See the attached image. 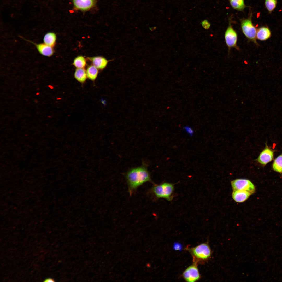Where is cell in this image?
<instances>
[{
  "label": "cell",
  "mask_w": 282,
  "mask_h": 282,
  "mask_svg": "<svg viewBox=\"0 0 282 282\" xmlns=\"http://www.w3.org/2000/svg\"><path fill=\"white\" fill-rule=\"evenodd\" d=\"M201 25L202 27L205 29H209L210 26V24L207 20H203L201 23Z\"/></svg>",
  "instance_id": "cell-21"
},
{
  "label": "cell",
  "mask_w": 282,
  "mask_h": 282,
  "mask_svg": "<svg viewBox=\"0 0 282 282\" xmlns=\"http://www.w3.org/2000/svg\"><path fill=\"white\" fill-rule=\"evenodd\" d=\"M274 151L270 148L266 144L264 149L260 153L256 160L263 165H265L273 159Z\"/></svg>",
  "instance_id": "cell-8"
},
{
  "label": "cell",
  "mask_w": 282,
  "mask_h": 282,
  "mask_svg": "<svg viewBox=\"0 0 282 282\" xmlns=\"http://www.w3.org/2000/svg\"><path fill=\"white\" fill-rule=\"evenodd\" d=\"M186 249L191 255L193 262H198L209 259L212 252L210 248L207 243H203L195 247L187 248Z\"/></svg>",
  "instance_id": "cell-2"
},
{
  "label": "cell",
  "mask_w": 282,
  "mask_h": 282,
  "mask_svg": "<svg viewBox=\"0 0 282 282\" xmlns=\"http://www.w3.org/2000/svg\"><path fill=\"white\" fill-rule=\"evenodd\" d=\"M126 177L130 195L143 184L151 181L150 174L144 164L130 169L126 173Z\"/></svg>",
  "instance_id": "cell-1"
},
{
  "label": "cell",
  "mask_w": 282,
  "mask_h": 282,
  "mask_svg": "<svg viewBox=\"0 0 282 282\" xmlns=\"http://www.w3.org/2000/svg\"><path fill=\"white\" fill-rule=\"evenodd\" d=\"M241 26L242 32L248 39L253 42L257 46L259 45L256 41V29L253 24L251 17L242 19Z\"/></svg>",
  "instance_id": "cell-4"
},
{
  "label": "cell",
  "mask_w": 282,
  "mask_h": 282,
  "mask_svg": "<svg viewBox=\"0 0 282 282\" xmlns=\"http://www.w3.org/2000/svg\"><path fill=\"white\" fill-rule=\"evenodd\" d=\"M233 190H241L247 191L251 194L255 191V186L249 180L245 179H237L231 182Z\"/></svg>",
  "instance_id": "cell-6"
},
{
  "label": "cell",
  "mask_w": 282,
  "mask_h": 282,
  "mask_svg": "<svg viewBox=\"0 0 282 282\" xmlns=\"http://www.w3.org/2000/svg\"><path fill=\"white\" fill-rule=\"evenodd\" d=\"M184 129L190 136H192L194 133L193 130L189 126H185L184 127Z\"/></svg>",
  "instance_id": "cell-22"
},
{
  "label": "cell",
  "mask_w": 282,
  "mask_h": 282,
  "mask_svg": "<svg viewBox=\"0 0 282 282\" xmlns=\"http://www.w3.org/2000/svg\"><path fill=\"white\" fill-rule=\"evenodd\" d=\"M225 38L226 43L229 50L231 48H234L237 50H239V48L237 45V34L230 23H229L225 32Z\"/></svg>",
  "instance_id": "cell-7"
},
{
  "label": "cell",
  "mask_w": 282,
  "mask_h": 282,
  "mask_svg": "<svg viewBox=\"0 0 282 282\" xmlns=\"http://www.w3.org/2000/svg\"><path fill=\"white\" fill-rule=\"evenodd\" d=\"M73 64L77 68H84L86 64V60L83 56H78L74 59Z\"/></svg>",
  "instance_id": "cell-18"
},
{
  "label": "cell",
  "mask_w": 282,
  "mask_h": 282,
  "mask_svg": "<svg viewBox=\"0 0 282 282\" xmlns=\"http://www.w3.org/2000/svg\"><path fill=\"white\" fill-rule=\"evenodd\" d=\"M74 5L77 9L81 10H86L94 5L95 0H73Z\"/></svg>",
  "instance_id": "cell-11"
},
{
  "label": "cell",
  "mask_w": 282,
  "mask_h": 282,
  "mask_svg": "<svg viewBox=\"0 0 282 282\" xmlns=\"http://www.w3.org/2000/svg\"><path fill=\"white\" fill-rule=\"evenodd\" d=\"M74 76L75 79L81 83L85 82L87 77L86 71L84 68H77Z\"/></svg>",
  "instance_id": "cell-15"
},
{
  "label": "cell",
  "mask_w": 282,
  "mask_h": 282,
  "mask_svg": "<svg viewBox=\"0 0 282 282\" xmlns=\"http://www.w3.org/2000/svg\"><path fill=\"white\" fill-rule=\"evenodd\" d=\"M180 246V245L179 244H175L174 246L175 248V249L178 250L179 249H180L181 247Z\"/></svg>",
  "instance_id": "cell-23"
},
{
  "label": "cell",
  "mask_w": 282,
  "mask_h": 282,
  "mask_svg": "<svg viewBox=\"0 0 282 282\" xmlns=\"http://www.w3.org/2000/svg\"><path fill=\"white\" fill-rule=\"evenodd\" d=\"M44 281H45V282H54V280L52 279H51V278H48V279H46V280H45Z\"/></svg>",
  "instance_id": "cell-24"
},
{
  "label": "cell",
  "mask_w": 282,
  "mask_h": 282,
  "mask_svg": "<svg viewBox=\"0 0 282 282\" xmlns=\"http://www.w3.org/2000/svg\"><path fill=\"white\" fill-rule=\"evenodd\" d=\"M271 32L267 27L263 26L259 28L257 31L256 37L258 39L262 41H265L269 38Z\"/></svg>",
  "instance_id": "cell-13"
},
{
  "label": "cell",
  "mask_w": 282,
  "mask_h": 282,
  "mask_svg": "<svg viewBox=\"0 0 282 282\" xmlns=\"http://www.w3.org/2000/svg\"><path fill=\"white\" fill-rule=\"evenodd\" d=\"M174 189L173 184L164 182L158 185H155L152 188L151 191L157 198H162L170 201L173 198Z\"/></svg>",
  "instance_id": "cell-3"
},
{
  "label": "cell",
  "mask_w": 282,
  "mask_h": 282,
  "mask_svg": "<svg viewBox=\"0 0 282 282\" xmlns=\"http://www.w3.org/2000/svg\"><path fill=\"white\" fill-rule=\"evenodd\" d=\"M277 2V0H265V6L269 13H271L275 9L276 6Z\"/></svg>",
  "instance_id": "cell-20"
},
{
  "label": "cell",
  "mask_w": 282,
  "mask_h": 282,
  "mask_svg": "<svg viewBox=\"0 0 282 282\" xmlns=\"http://www.w3.org/2000/svg\"><path fill=\"white\" fill-rule=\"evenodd\" d=\"M86 71L87 77L92 80L96 79L98 72V69L93 65L88 66Z\"/></svg>",
  "instance_id": "cell-16"
},
{
  "label": "cell",
  "mask_w": 282,
  "mask_h": 282,
  "mask_svg": "<svg viewBox=\"0 0 282 282\" xmlns=\"http://www.w3.org/2000/svg\"><path fill=\"white\" fill-rule=\"evenodd\" d=\"M20 37L34 45L38 52L43 56L50 57L52 56L54 53V50L53 47L49 46L43 43H37L24 38L21 36Z\"/></svg>",
  "instance_id": "cell-9"
},
{
  "label": "cell",
  "mask_w": 282,
  "mask_h": 282,
  "mask_svg": "<svg viewBox=\"0 0 282 282\" xmlns=\"http://www.w3.org/2000/svg\"><path fill=\"white\" fill-rule=\"evenodd\" d=\"M197 262H193L183 272L182 277L187 282H194L199 280L201 278Z\"/></svg>",
  "instance_id": "cell-5"
},
{
  "label": "cell",
  "mask_w": 282,
  "mask_h": 282,
  "mask_svg": "<svg viewBox=\"0 0 282 282\" xmlns=\"http://www.w3.org/2000/svg\"><path fill=\"white\" fill-rule=\"evenodd\" d=\"M92 64L98 69H103L107 66L108 61L105 58L101 56L87 57Z\"/></svg>",
  "instance_id": "cell-12"
},
{
  "label": "cell",
  "mask_w": 282,
  "mask_h": 282,
  "mask_svg": "<svg viewBox=\"0 0 282 282\" xmlns=\"http://www.w3.org/2000/svg\"><path fill=\"white\" fill-rule=\"evenodd\" d=\"M34 102L36 103H38V100H36V99L34 101Z\"/></svg>",
  "instance_id": "cell-26"
},
{
  "label": "cell",
  "mask_w": 282,
  "mask_h": 282,
  "mask_svg": "<svg viewBox=\"0 0 282 282\" xmlns=\"http://www.w3.org/2000/svg\"><path fill=\"white\" fill-rule=\"evenodd\" d=\"M251 194L244 190H233L232 196L233 199L236 202H243L247 200Z\"/></svg>",
  "instance_id": "cell-10"
},
{
  "label": "cell",
  "mask_w": 282,
  "mask_h": 282,
  "mask_svg": "<svg viewBox=\"0 0 282 282\" xmlns=\"http://www.w3.org/2000/svg\"><path fill=\"white\" fill-rule=\"evenodd\" d=\"M272 168L274 171L282 173V153L274 159Z\"/></svg>",
  "instance_id": "cell-17"
},
{
  "label": "cell",
  "mask_w": 282,
  "mask_h": 282,
  "mask_svg": "<svg viewBox=\"0 0 282 282\" xmlns=\"http://www.w3.org/2000/svg\"><path fill=\"white\" fill-rule=\"evenodd\" d=\"M39 94H40V93H39V92H37V93H36V95H39Z\"/></svg>",
  "instance_id": "cell-27"
},
{
  "label": "cell",
  "mask_w": 282,
  "mask_h": 282,
  "mask_svg": "<svg viewBox=\"0 0 282 282\" xmlns=\"http://www.w3.org/2000/svg\"><path fill=\"white\" fill-rule=\"evenodd\" d=\"M56 34L55 33L51 32L46 33L43 38V43L53 48L56 45Z\"/></svg>",
  "instance_id": "cell-14"
},
{
  "label": "cell",
  "mask_w": 282,
  "mask_h": 282,
  "mask_svg": "<svg viewBox=\"0 0 282 282\" xmlns=\"http://www.w3.org/2000/svg\"><path fill=\"white\" fill-rule=\"evenodd\" d=\"M48 87H49V88H50V89H53V86H52L51 85H48Z\"/></svg>",
  "instance_id": "cell-25"
},
{
  "label": "cell",
  "mask_w": 282,
  "mask_h": 282,
  "mask_svg": "<svg viewBox=\"0 0 282 282\" xmlns=\"http://www.w3.org/2000/svg\"><path fill=\"white\" fill-rule=\"evenodd\" d=\"M230 4L234 9L238 11H242L246 7L244 0H229Z\"/></svg>",
  "instance_id": "cell-19"
}]
</instances>
